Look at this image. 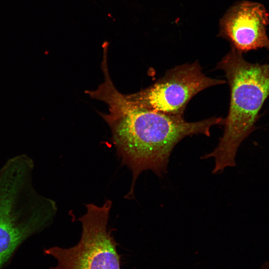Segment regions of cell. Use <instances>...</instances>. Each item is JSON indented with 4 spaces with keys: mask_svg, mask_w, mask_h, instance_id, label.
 Returning <instances> with one entry per match:
<instances>
[{
    "mask_svg": "<svg viewBox=\"0 0 269 269\" xmlns=\"http://www.w3.org/2000/svg\"><path fill=\"white\" fill-rule=\"evenodd\" d=\"M104 81L94 90L85 93L105 103L108 114L100 113L109 125L112 139L123 165L132 174L130 189L125 198H134L136 181L141 173L151 170L162 177L167 171L170 155L175 146L186 136H210V129L223 124L222 117H213L194 122L140 107L121 93L111 78L108 60L101 63Z\"/></svg>",
    "mask_w": 269,
    "mask_h": 269,
    "instance_id": "6da1fadb",
    "label": "cell"
},
{
    "mask_svg": "<svg viewBox=\"0 0 269 269\" xmlns=\"http://www.w3.org/2000/svg\"><path fill=\"white\" fill-rule=\"evenodd\" d=\"M112 205L109 200L101 206L85 205L86 212L78 219L82 232L77 244L67 249L53 247L44 250L45 255L57 261L50 269H121L117 243L108 228Z\"/></svg>",
    "mask_w": 269,
    "mask_h": 269,
    "instance_id": "277c9868",
    "label": "cell"
},
{
    "mask_svg": "<svg viewBox=\"0 0 269 269\" xmlns=\"http://www.w3.org/2000/svg\"><path fill=\"white\" fill-rule=\"evenodd\" d=\"M269 14L263 4L242 0L234 4L220 19L218 35L242 53L260 48L269 51Z\"/></svg>",
    "mask_w": 269,
    "mask_h": 269,
    "instance_id": "8992f818",
    "label": "cell"
},
{
    "mask_svg": "<svg viewBox=\"0 0 269 269\" xmlns=\"http://www.w3.org/2000/svg\"><path fill=\"white\" fill-rule=\"evenodd\" d=\"M225 83V80L206 76L197 61L170 69L150 86L127 96L140 107L167 115L183 117L188 102L197 93Z\"/></svg>",
    "mask_w": 269,
    "mask_h": 269,
    "instance_id": "5b68a950",
    "label": "cell"
},
{
    "mask_svg": "<svg viewBox=\"0 0 269 269\" xmlns=\"http://www.w3.org/2000/svg\"><path fill=\"white\" fill-rule=\"evenodd\" d=\"M216 69L225 73L230 102L228 114L224 119V133L217 146L201 157L214 159L213 174L236 166L238 149L255 130L260 112L269 96V64L250 63L242 53L231 47Z\"/></svg>",
    "mask_w": 269,
    "mask_h": 269,
    "instance_id": "7a4b0ae2",
    "label": "cell"
},
{
    "mask_svg": "<svg viewBox=\"0 0 269 269\" xmlns=\"http://www.w3.org/2000/svg\"><path fill=\"white\" fill-rule=\"evenodd\" d=\"M33 160L25 154L11 157L0 168V269L28 238L52 222L53 200L33 186Z\"/></svg>",
    "mask_w": 269,
    "mask_h": 269,
    "instance_id": "3957f363",
    "label": "cell"
}]
</instances>
